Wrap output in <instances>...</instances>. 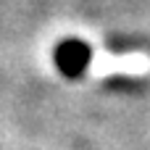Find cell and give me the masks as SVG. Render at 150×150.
<instances>
[{
  "mask_svg": "<svg viewBox=\"0 0 150 150\" xmlns=\"http://www.w3.org/2000/svg\"><path fill=\"white\" fill-rule=\"evenodd\" d=\"M90 61H92V47H90L84 40H74V37H71V40L58 42L55 50H53V63H55V69H58L63 76H69V79H79V76L87 71Z\"/></svg>",
  "mask_w": 150,
  "mask_h": 150,
  "instance_id": "cell-1",
  "label": "cell"
}]
</instances>
